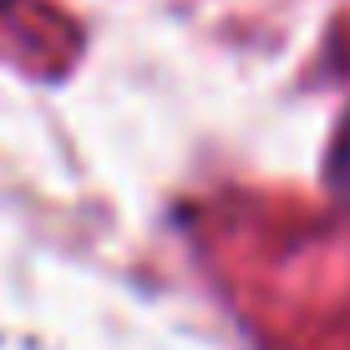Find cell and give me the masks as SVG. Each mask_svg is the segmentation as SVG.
<instances>
[{"label":"cell","instance_id":"6da1fadb","mask_svg":"<svg viewBox=\"0 0 350 350\" xmlns=\"http://www.w3.org/2000/svg\"><path fill=\"white\" fill-rule=\"evenodd\" d=\"M335 183L350 193V122H345V132H340V142H335Z\"/></svg>","mask_w":350,"mask_h":350}]
</instances>
